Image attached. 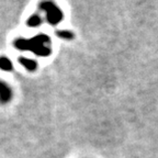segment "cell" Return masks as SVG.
Segmentation results:
<instances>
[{"label": "cell", "mask_w": 158, "mask_h": 158, "mask_svg": "<svg viewBox=\"0 0 158 158\" xmlns=\"http://www.w3.org/2000/svg\"><path fill=\"white\" fill-rule=\"evenodd\" d=\"M0 68L5 72H11L13 68V65L9 58L7 57H0Z\"/></svg>", "instance_id": "5"}, {"label": "cell", "mask_w": 158, "mask_h": 158, "mask_svg": "<svg viewBox=\"0 0 158 158\" xmlns=\"http://www.w3.org/2000/svg\"><path fill=\"white\" fill-rule=\"evenodd\" d=\"M12 99V90L6 82L0 80V103H8Z\"/></svg>", "instance_id": "3"}, {"label": "cell", "mask_w": 158, "mask_h": 158, "mask_svg": "<svg viewBox=\"0 0 158 158\" xmlns=\"http://www.w3.org/2000/svg\"><path fill=\"white\" fill-rule=\"evenodd\" d=\"M19 63L22 65V66H24L27 70H30V72H33V70L36 69V67H37V64L35 60L29 59V58H24V57H21V58L19 59Z\"/></svg>", "instance_id": "4"}, {"label": "cell", "mask_w": 158, "mask_h": 158, "mask_svg": "<svg viewBox=\"0 0 158 158\" xmlns=\"http://www.w3.org/2000/svg\"><path fill=\"white\" fill-rule=\"evenodd\" d=\"M57 36L60 37V39H64V40H72L74 39V34L72 32H69V31H58L56 33Z\"/></svg>", "instance_id": "7"}, {"label": "cell", "mask_w": 158, "mask_h": 158, "mask_svg": "<svg viewBox=\"0 0 158 158\" xmlns=\"http://www.w3.org/2000/svg\"><path fill=\"white\" fill-rule=\"evenodd\" d=\"M49 42V37L46 34H39L32 40L18 39L15 42V46L21 51H33L37 56H48L51 54Z\"/></svg>", "instance_id": "1"}, {"label": "cell", "mask_w": 158, "mask_h": 158, "mask_svg": "<svg viewBox=\"0 0 158 158\" xmlns=\"http://www.w3.org/2000/svg\"><path fill=\"white\" fill-rule=\"evenodd\" d=\"M40 8L42 11L46 13L45 19L49 24H58L63 20V17H64L63 12L53 2H42Z\"/></svg>", "instance_id": "2"}, {"label": "cell", "mask_w": 158, "mask_h": 158, "mask_svg": "<svg viewBox=\"0 0 158 158\" xmlns=\"http://www.w3.org/2000/svg\"><path fill=\"white\" fill-rule=\"evenodd\" d=\"M42 21H43L42 18L40 17V15H31V18H30L29 20H27V25L31 27H36L42 23Z\"/></svg>", "instance_id": "6"}]
</instances>
